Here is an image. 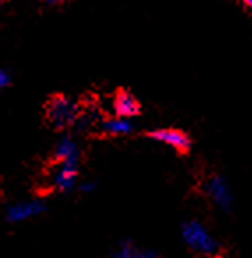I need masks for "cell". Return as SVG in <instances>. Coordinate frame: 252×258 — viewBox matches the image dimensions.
I'll return each mask as SVG.
<instances>
[{
  "label": "cell",
  "mask_w": 252,
  "mask_h": 258,
  "mask_svg": "<svg viewBox=\"0 0 252 258\" xmlns=\"http://www.w3.org/2000/svg\"><path fill=\"white\" fill-rule=\"evenodd\" d=\"M115 111L118 113V117H125V118L136 117L139 113L138 99L129 92H118L115 96Z\"/></svg>",
  "instance_id": "ba28073f"
},
{
  "label": "cell",
  "mask_w": 252,
  "mask_h": 258,
  "mask_svg": "<svg viewBox=\"0 0 252 258\" xmlns=\"http://www.w3.org/2000/svg\"><path fill=\"white\" fill-rule=\"evenodd\" d=\"M55 159L58 163H79V149L76 142L69 137L60 138L55 147Z\"/></svg>",
  "instance_id": "52a82bcc"
},
{
  "label": "cell",
  "mask_w": 252,
  "mask_h": 258,
  "mask_svg": "<svg viewBox=\"0 0 252 258\" xmlns=\"http://www.w3.org/2000/svg\"><path fill=\"white\" fill-rule=\"evenodd\" d=\"M78 179V163H58V168L51 175L53 187L58 191H69Z\"/></svg>",
  "instance_id": "5b68a950"
},
{
  "label": "cell",
  "mask_w": 252,
  "mask_h": 258,
  "mask_svg": "<svg viewBox=\"0 0 252 258\" xmlns=\"http://www.w3.org/2000/svg\"><path fill=\"white\" fill-rule=\"evenodd\" d=\"M44 211V205L41 202H20V204H15L9 207L8 211V219L9 221H15V223H22L27 221L30 218H36L37 214Z\"/></svg>",
  "instance_id": "8992f818"
},
{
  "label": "cell",
  "mask_w": 252,
  "mask_h": 258,
  "mask_svg": "<svg viewBox=\"0 0 252 258\" xmlns=\"http://www.w3.org/2000/svg\"><path fill=\"white\" fill-rule=\"evenodd\" d=\"M206 195L210 197V200L222 211H229L231 204H233V193H231L229 184L226 182V179L220 175H212L208 177L205 184Z\"/></svg>",
  "instance_id": "3957f363"
},
{
  "label": "cell",
  "mask_w": 252,
  "mask_h": 258,
  "mask_svg": "<svg viewBox=\"0 0 252 258\" xmlns=\"http://www.w3.org/2000/svg\"><path fill=\"white\" fill-rule=\"evenodd\" d=\"M148 137L175 149L177 152H182V154L189 152V149H191V138L178 129H155V131H150Z\"/></svg>",
  "instance_id": "277c9868"
},
{
  "label": "cell",
  "mask_w": 252,
  "mask_h": 258,
  "mask_svg": "<svg viewBox=\"0 0 252 258\" xmlns=\"http://www.w3.org/2000/svg\"><path fill=\"white\" fill-rule=\"evenodd\" d=\"M132 125L131 118L125 117H118V118H108L103 124V131L106 135H111V137H127V135L132 133Z\"/></svg>",
  "instance_id": "9c48e42d"
},
{
  "label": "cell",
  "mask_w": 252,
  "mask_h": 258,
  "mask_svg": "<svg viewBox=\"0 0 252 258\" xmlns=\"http://www.w3.org/2000/svg\"><path fill=\"white\" fill-rule=\"evenodd\" d=\"M46 115L51 124L57 127H69L78 118V106L69 97L58 96L48 103Z\"/></svg>",
  "instance_id": "7a4b0ae2"
},
{
  "label": "cell",
  "mask_w": 252,
  "mask_h": 258,
  "mask_svg": "<svg viewBox=\"0 0 252 258\" xmlns=\"http://www.w3.org/2000/svg\"><path fill=\"white\" fill-rule=\"evenodd\" d=\"M94 187H96V182H92V180H90V182H83L81 184V191H83V193H90Z\"/></svg>",
  "instance_id": "7c38bea8"
},
{
  "label": "cell",
  "mask_w": 252,
  "mask_h": 258,
  "mask_svg": "<svg viewBox=\"0 0 252 258\" xmlns=\"http://www.w3.org/2000/svg\"><path fill=\"white\" fill-rule=\"evenodd\" d=\"M241 4H243L248 11H252V0H241Z\"/></svg>",
  "instance_id": "4fadbf2b"
},
{
  "label": "cell",
  "mask_w": 252,
  "mask_h": 258,
  "mask_svg": "<svg viewBox=\"0 0 252 258\" xmlns=\"http://www.w3.org/2000/svg\"><path fill=\"white\" fill-rule=\"evenodd\" d=\"M111 258H157V254L150 249H138L132 244L124 242L117 247V251L111 254Z\"/></svg>",
  "instance_id": "30bf717a"
},
{
  "label": "cell",
  "mask_w": 252,
  "mask_h": 258,
  "mask_svg": "<svg viewBox=\"0 0 252 258\" xmlns=\"http://www.w3.org/2000/svg\"><path fill=\"white\" fill-rule=\"evenodd\" d=\"M182 239L192 251L201 254H212L219 247L217 240L208 232V228L196 219H189L182 225Z\"/></svg>",
  "instance_id": "6da1fadb"
},
{
  "label": "cell",
  "mask_w": 252,
  "mask_h": 258,
  "mask_svg": "<svg viewBox=\"0 0 252 258\" xmlns=\"http://www.w3.org/2000/svg\"><path fill=\"white\" fill-rule=\"evenodd\" d=\"M46 2H51V4H55V2H62V0H46Z\"/></svg>",
  "instance_id": "5bb4252c"
},
{
  "label": "cell",
  "mask_w": 252,
  "mask_h": 258,
  "mask_svg": "<svg viewBox=\"0 0 252 258\" xmlns=\"http://www.w3.org/2000/svg\"><path fill=\"white\" fill-rule=\"evenodd\" d=\"M6 85H9V75H8V71L0 69V89Z\"/></svg>",
  "instance_id": "8fae6325"
}]
</instances>
